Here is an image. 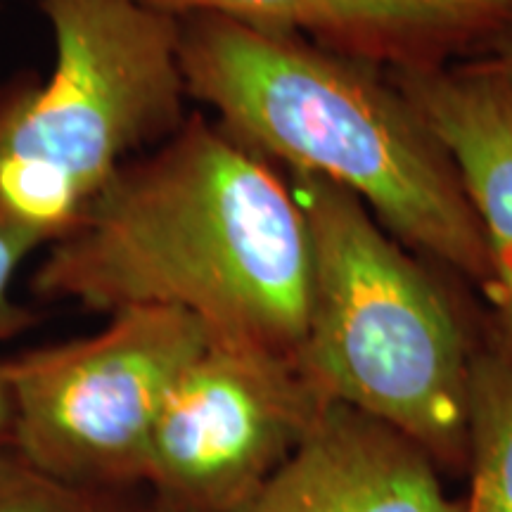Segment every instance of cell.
<instances>
[{"label": "cell", "mask_w": 512, "mask_h": 512, "mask_svg": "<svg viewBox=\"0 0 512 512\" xmlns=\"http://www.w3.org/2000/svg\"><path fill=\"white\" fill-rule=\"evenodd\" d=\"M240 512H463V498L411 439L330 403Z\"/></svg>", "instance_id": "cell-8"}, {"label": "cell", "mask_w": 512, "mask_h": 512, "mask_svg": "<svg viewBox=\"0 0 512 512\" xmlns=\"http://www.w3.org/2000/svg\"><path fill=\"white\" fill-rule=\"evenodd\" d=\"M311 233V292L294 361L328 403L392 427L441 472H465L479 344L439 280L337 185L292 174Z\"/></svg>", "instance_id": "cell-3"}, {"label": "cell", "mask_w": 512, "mask_h": 512, "mask_svg": "<svg viewBox=\"0 0 512 512\" xmlns=\"http://www.w3.org/2000/svg\"><path fill=\"white\" fill-rule=\"evenodd\" d=\"M328 406L294 356L211 337L159 408L143 486L185 512H240Z\"/></svg>", "instance_id": "cell-6"}, {"label": "cell", "mask_w": 512, "mask_h": 512, "mask_svg": "<svg viewBox=\"0 0 512 512\" xmlns=\"http://www.w3.org/2000/svg\"><path fill=\"white\" fill-rule=\"evenodd\" d=\"M190 100L266 162L347 190L401 245L484 292L489 261L456 164L375 64L302 34L178 19Z\"/></svg>", "instance_id": "cell-2"}, {"label": "cell", "mask_w": 512, "mask_h": 512, "mask_svg": "<svg viewBox=\"0 0 512 512\" xmlns=\"http://www.w3.org/2000/svg\"><path fill=\"white\" fill-rule=\"evenodd\" d=\"M138 505L131 491L60 482L0 444V512H138Z\"/></svg>", "instance_id": "cell-11"}, {"label": "cell", "mask_w": 512, "mask_h": 512, "mask_svg": "<svg viewBox=\"0 0 512 512\" xmlns=\"http://www.w3.org/2000/svg\"><path fill=\"white\" fill-rule=\"evenodd\" d=\"M209 339L190 313L136 306L110 313L95 335L0 361L8 446L60 482L100 491L143 486L159 408Z\"/></svg>", "instance_id": "cell-5"}, {"label": "cell", "mask_w": 512, "mask_h": 512, "mask_svg": "<svg viewBox=\"0 0 512 512\" xmlns=\"http://www.w3.org/2000/svg\"><path fill=\"white\" fill-rule=\"evenodd\" d=\"M456 164L475 211L489 261L484 297L491 309L486 342L512 356V91L496 64H446L394 72Z\"/></svg>", "instance_id": "cell-7"}, {"label": "cell", "mask_w": 512, "mask_h": 512, "mask_svg": "<svg viewBox=\"0 0 512 512\" xmlns=\"http://www.w3.org/2000/svg\"><path fill=\"white\" fill-rule=\"evenodd\" d=\"M10 434V396L8 387H5L3 370H0V444H8Z\"/></svg>", "instance_id": "cell-15"}, {"label": "cell", "mask_w": 512, "mask_h": 512, "mask_svg": "<svg viewBox=\"0 0 512 512\" xmlns=\"http://www.w3.org/2000/svg\"><path fill=\"white\" fill-rule=\"evenodd\" d=\"M38 8L53 67L0 83V207L50 247L121 166L174 136L190 98L176 17L140 0Z\"/></svg>", "instance_id": "cell-4"}, {"label": "cell", "mask_w": 512, "mask_h": 512, "mask_svg": "<svg viewBox=\"0 0 512 512\" xmlns=\"http://www.w3.org/2000/svg\"><path fill=\"white\" fill-rule=\"evenodd\" d=\"M512 27V0H325L316 43L394 72L446 67Z\"/></svg>", "instance_id": "cell-9"}, {"label": "cell", "mask_w": 512, "mask_h": 512, "mask_svg": "<svg viewBox=\"0 0 512 512\" xmlns=\"http://www.w3.org/2000/svg\"><path fill=\"white\" fill-rule=\"evenodd\" d=\"M36 249H41V242L0 207V342L22 335L38 323L36 311L17 302L12 294L19 266Z\"/></svg>", "instance_id": "cell-13"}, {"label": "cell", "mask_w": 512, "mask_h": 512, "mask_svg": "<svg viewBox=\"0 0 512 512\" xmlns=\"http://www.w3.org/2000/svg\"><path fill=\"white\" fill-rule=\"evenodd\" d=\"M489 50H491L489 60L496 64V69L503 74V79L508 81V86L512 91V27L505 31V34L498 38V41Z\"/></svg>", "instance_id": "cell-14"}, {"label": "cell", "mask_w": 512, "mask_h": 512, "mask_svg": "<svg viewBox=\"0 0 512 512\" xmlns=\"http://www.w3.org/2000/svg\"><path fill=\"white\" fill-rule=\"evenodd\" d=\"M169 17L214 15L247 27L309 34L316 38L325 22V0H140Z\"/></svg>", "instance_id": "cell-12"}, {"label": "cell", "mask_w": 512, "mask_h": 512, "mask_svg": "<svg viewBox=\"0 0 512 512\" xmlns=\"http://www.w3.org/2000/svg\"><path fill=\"white\" fill-rule=\"evenodd\" d=\"M138 512H185V510H181V508H176V505L162 501V498L150 496L145 503L138 505Z\"/></svg>", "instance_id": "cell-16"}, {"label": "cell", "mask_w": 512, "mask_h": 512, "mask_svg": "<svg viewBox=\"0 0 512 512\" xmlns=\"http://www.w3.org/2000/svg\"><path fill=\"white\" fill-rule=\"evenodd\" d=\"M463 512H512V356L484 339L467 387Z\"/></svg>", "instance_id": "cell-10"}, {"label": "cell", "mask_w": 512, "mask_h": 512, "mask_svg": "<svg viewBox=\"0 0 512 512\" xmlns=\"http://www.w3.org/2000/svg\"><path fill=\"white\" fill-rule=\"evenodd\" d=\"M202 114L121 166L46 247L31 292L114 313L162 306L211 337L294 356L311 292V233L292 183Z\"/></svg>", "instance_id": "cell-1"}]
</instances>
